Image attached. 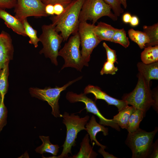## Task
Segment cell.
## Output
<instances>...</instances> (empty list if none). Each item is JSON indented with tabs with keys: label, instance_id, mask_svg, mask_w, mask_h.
<instances>
[{
	"label": "cell",
	"instance_id": "277c9868",
	"mask_svg": "<svg viewBox=\"0 0 158 158\" xmlns=\"http://www.w3.org/2000/svg\"><path fill=\"white\" fill-rule=\"evenodd\" d=\"M137 85L131 92L124 95L122 99L128 105H130L145 113L153 106L154 101L152 92L150 86V82L147 81L139 73Z\"/></svg>",
	"mask_w": 158,
	"mask_h": 158
},
{
	"label": "cell",
	"instance_id": "8fae6325",
	"mask_svg": "<svg viewBox=\"0 0 158 158\" xmlns=\"http://www.w3.org/2000/svg\"><path fill=\"white\" fill-rule=\"evenodd\" d=\"M66 98L71 103L82 102L84 103L87 112L96 115L99 118V124L104 126H110L118 131L120 130V127L112 119H107L100 113L95 102L88 97L84 93L78 94L72 91H69L66 94Z\"/></svg>",
	"mask_w": 158,
	"mask_h": 158
},
{
	"label": "cell",
	"instance_id": "f546056e",
	"mask_svg": "<svg viewBox=\"0 0 158 158\" xmlns=\"http://www.w3.org/2000/svg\"><path fill=\"white\" fill-rule=\"evenodd\" d=\"M118 70L117 68L115 67L114 63L107 61L104 63L100 74L101 75L104 74L114 75Z\"/></svg>",
	"mask_w": 158,
	"mask_h": 158
},
{
	"label": "cell",
	"instance_id": "cb8c5ba5",
	"mask_svg": "<svg viewBox=\"0 0 158 158\" xmlns=\"http://www.w3.org/2000/svg\"><path fill=\"white\" fill-rule=\"evenodd\" d=\"M143 32L147 35L149 39V42L145 47L154 46L158 44V24L151 26H144Z\"/></svg>",
	"mask_w": 158,
	"mask_h": 158
},
{
	"label": "cell",
	"instance_id": "2e32d148",
	"mask_svg": "<svg viewBox=\"0 0 158 158\" xmlns=\"http://www.w3.org/2000/svg\"><path fill=\"white\" fill-rule=\"evenodd\" d=\"M137 66L139 73L148 82H150L151 80H158V61L148 64L139 62Z\"/></svg>",
	"mask_w": 158,
	"mask_h": 158
},
{
	"label": "cell",
	"instance_id": "7a4b0ae2",
	"mask_svg": "<svg viewBox=\"0 0 158 158\" xmlns=\"http://www.w3.org/2000/svg\"><path fill=\"white\" fill-rule=\"evenodd\" d=\"M62 123L66 128V137L63 144L62 151L60 155L58 156H53L48 158H66L68 157V154H72L71 148L75 145V140L78 133L83 130H86L85 126L89 120L90 116L86 115L80 117L74 113L70 114L65 112L62 115Z\"/></svg>",
	"mask_w": 158,
	"mask_h": 158
},
{
	"label": "cell",
	"instance_id": "ffe728a7",
	"mask_svg": "<svg viewBox=\"0 0 158 158\" xmlns=\"http://www.w3.org/2000/svg\"><path fill=\"white\" fill-rule=\"evenodd\" d=\"M39 138L42 141V144L36 148L35 150L36 152L42 154L48 153L54 156L56 155L59 151V146L52 144L50 141L49 136L40 135Z\"/></svg>",
	"mask_w": 158,
	"mask_h": 158
},
{
	"label": "cell",
	"instance_id": "83f0119b",
	"mask_svg": "<svg viewBox=\"0 0 158 158\" xmlns=\"http://www.w3.org/2000/svg\"><path fill=\"white\" fill-rule=\"evenodd\" d=\"M4 99L0 97V133L7 123L8 110L4 103Z\"/></svg>",
	"mask_w": 158,
	"mask_h": 158
},
{
	"label": "cell",
	"instance_id": "74e56055",
	"mask_svg": "<svg viewBox=\"0 0 158 158\" xmlns=\"http://www.w3.org/2000/svg\"><path fill=\"white\" fill-rule=\"evenodd\" d=\"M130 23V25L133 27H135L137 26L139 23L138 18L137 16H132Z\"/></svg>",
	"mask_w": 158,
	"mask_h": 158
},
{
	"label": "cell",
	"instance_id": "52a82bcc",
	"mask_svg": "<svg viewBox=\"0 0 158 158\" xmlns=\"http://www.w3.org/2000/svg\"><path fill=\"white\" fill-rule=\"evenodd\" d=\"M81 76L73 80L68 82L63 86L59 87L56 86L54 88L46 87L44 89L31 87L29 88V92L32 97L46 101L52 109L51 114L55 117H61L60 114L59 100L61 92L65 90L69 86L81 79Z\"/></svg>",
	"mask_w": 158,
	"mask_h": 158
},
{
	"label": "cell",
	"instance_id": "8d00e7d4",
	"mask_svg": "<svg viewBox=\"0 0 158 158\" xmlns=\"http://www.w3.org/2000/svg\"><path fill=\"white\" fill-rule=\"evenodd\" d=\"M45 11L48 16H54V5L50 4L46 5L45 7Z\"/></svg>",
	"mask_w": 158,
	"mask_h": 158
},
{
	"label": "cell",
	"instance_id": "e0dca14e",
	"mask_svg": "<svg viewBox=\"0 0 158 158\" xmlns=\"http://www.w3.org/2000/svg\"><path fill=\"white\" fill-rule=\"evenodd\" d=\"M117 29L111 25L100 22L95 26L94 31L96 35L101 41L111 42Z\"/></svg>",
	"mask_w": 158,
	"mask_h": 158
},
{
	"label": "cell",
	"instance_id": "7c38bea8",
	"mask_svg": "<svg viewBox=\"0 0 158 158\" xmlns=\"http://www.w3.org/2000/svg\"><path fill=\"white\" fill-rule=\"evenodd\" d=\"M84 93L86 95L90 93L93 94L95 96V101L98 99H102L109 105L116 106L117 108L118 111L128 105L124 100L118 99L111 97L97 86L90 85H88L85 88Z\"/></svg>",
	"mask_w": 158,
	"mask_h": 158
},
{
	"label": "cell",
	"instance_id": "44dd1931",
	"mask_svg": "<svg viewBox=\"0 0 158 158\" xmlns=\"http://www.w3.org/2000/svg\"><path fill=\"white\" fill-rule=\"evenodd\" d=\"M146 113L136 108L129 119L126 129L129 133L133 132L139 128L140 123L145 116Z\"/></svg>",
	"mask_w": 158,
	"mask_h": 158
},
{
	"label": "cell",
	"instance_id": "d6986e66",
	"mask_svg": "<svg viewBox=\"0 0 158 158\" xmlns=\"http://www.w3.org/2000/svg\"><path fill=\"white\" fill-rule=\"evenodd\" d=\"M136 108L133 106H127L114 116L113 121L122 129L126 128L128 121L132 113Z\"/></svg>",
	"mask_w": 158,
	"mask_h": 158
},
{
	"label": "cell",
	"instance_id": "ba28073f",
	"mask_svg": "<svg viewBox=\"0 0 158 158\" xmlns=\"http://www.w3.org/2000/svg\"><path fill=\"white\" fill-rule=\"evenodd\" d=\"M80 46V38L78 32L69 38L63 48L59 50V56L62 57L64 60L61 70L70 67L81 71L85 65L82 59Z\"/></svg>",
	"mask_w": 158,
	"mask_h": 158
},
{
	"label": "cell",
	"instance_id": "30bf717a",
	"mask_svg": "<svg viewBox=\"0 0 158 158\" xmlns=\"http://www.w3.org/2000/svg\"><path fill=\"white\" fill-rule=\"evenodd\" d=\"M16 1L14 16L22 22L30 16L40 18L48 16L45 11L46 5L41 0Z\"/></svg>",
	"mask_w": 158,
	"mask_h": 158
},
{
	"label": "cell",
	"instance_id": "4dcf8cb0",
	"mask_svg": "<svg viewBox=\"0 0 158 158\" xmlns=\"http://www.w3.org/2000/svg\"><path fill=\"white\" fill-rule=\"evenodd\" d=\"M103 46L106 51L107 61L114 63L116 62L117 58L115 51L111 49L105 42L103 43Z\"/></svg>",
	"mask_w": 158,
	"mask_h": 158
},
{
	"label": "cell",
	"instance_id": "5bb4252c",
	"mask_svg": "<svg viewBox=\"0 0 158 158\" xmlns=\"http://www.w3.org/2000/svg\"><path fill=\"white\" fill-rule=\"evenodd\" d=\"M86 131L90 137L91 143L93 141L95 142L96 145L105 149L106 146L100 144L97 140V134L99 132H102L104 136L108 135V128L98 123L96 121L95 116L92 115L89 122H87L85 126Z\"/></svg>",
	"mask_w": 158,
	"mask_h": 158
},
{
	"label": "cell",
	"instance_id": "d590c367",
	"mask_svg": "<svg viewBox=\"0 0 158 158\" xmlns=\"http://www.w3.org/2000/svg\"><path fill=\"white\" fill-rule=\"evenodd\" d=\"M104 149L100 147L98 150V152L101 154L104 158H117L116 157L112 154H111L108 152L105 151Z\"/></svg>",
	"mask_w": 158,
	"mask_h": 158
},
{
	"label": "cell",
	"instance_id": "d6a6232c",
	"mask_svg": "<svg viewBox=\"0 0 158 158\" xmlns=\"http://www.w3.org/2000/svg\"><path fill=\"white\" fill-rule=\"evenodd\" d=\"M45 5L52 4L54 5L56 4H62L64 7L69 4L72 0H41Z\"/></svg>",
	"mask_w": 158,
	"mask_h": 158
},
{
	"label": "cell",
	"instance_id": "484cf974",
	"mask_svg": "<svg viewBox=\"0 0 158 158\" xmlns=\"http://www.w3.org/2000/svg\"><path fill=\"white\" fill-rule=\"evenodd\" d=\"M22 22L26 35L30 39L29 42L33 44L35 47H37L38 46V42L40 41L39 38L37 35V31L34 29L29 23L27 18L24 19Z\"/></svg>",
	"mask_w": 158,
	"mask_h": 158
},
{
	"label": "cell",
	"instance_id": "d4e9b609",
	"mask_svg": "<svg viewBox=\"0 0 158 158\" xmlns=\"http://www.w3.org/2000/svg\"><path fill=\"white\" fill-rule=\"evenodd\" d=\"M9 74L8 63L0 70V97L3 98L8 89Z\"/></svg>",
	"mask_w": 158,
	"mask_h": 158
},
{
	"label": "cell",
	"instance_id": "9a60e30c",
	"mask_svg": "<svg viewBox=\"0 0 158 158\" xmlns=\"http://www.w3.org/2000/svg\"><path fill=\"white\" fill-rule=\"evenodd\" d=\"M0 18L2 19L6 26L17 34L26 37L22 22L15 16H13L6 11L0 8Z\"/></svg>",
	"mask_w": 158,
	"mask_h": 158
},
{
	"label": "cell",
	"instance_id": "f35d334b",
	"mask_svg": "<svg viewBox=\"0 0 158 158\" xmlns=\"http://www.w3.org/2000/svg\"><path fill=\"white\" fill-rule=\"evenodd\" d=\"M132 18L131 15L129 13H124L122 17L123 22L126 23H130Z\"/></svg>",
	"mask_w": 158,
	"mask_h": 158
},
{
	"label": "cell",
	"instance_id": "9c48e42d",
	"mask_svg": "<svg viewBox=\"0 0 158 158\" xmlns=\"http://www.w3.org/2000/svg\"><path fill=\"white\" fill-rule=\"evenodd\" d=\"M95 25L87 22H80L78 32L82 49L81 54L85 66H88L91 55L94 49L102 41L95 34L94 31Z\"/></svg>",
	"mask_w": 158,
	"mask_h": 158
},
{
	"label": "cell",
	"instance_id": "1f68e13d",
	"mask_svg": "<svg viewBox=\"0 0 158 158\" xmlns=\"http://www.w3.org/2000/svg\"><path fill=\"white\" fill-rule=\"evenodd\" d=\"M16 2V0H0V8L4 9L14 8Z\"/></svg>",
	"mask_w": 158,
	"mask_h": 158
},
{
	"label": "cell",
	"instance_id": "4fadbf2b",
	"mask_svg": "<svg viewBox=\"0 0 158 158\" xmlns=\"http://www.w3.org/2000/svg\"><path fill=\"white\" fill-rule=\"evenodd\" d=\"M14 49L10 35L4 31L0 34V70L13 59Z\"/></svg>",
	"mask_w": 158,
	"mask_h": 158
},
{
	"label": "cell",
	"instance_id": "e575fe53",
	"mask_svg": "<svg viewBox=\"0 0 158 158\" xmlns=\"http://www.w3.org/2000/svg\"><path fill=\"white\" fill-rule=\"evenodd\" d=\"M158 140H156L153 143L152 152L149 158H157L158 157Z\"/></svg>",
	"mask_w": 158,
	"mask_h": 158
},
{
	"label": "cell",
	"instance_id": "60d3db41",
	"mask_svg": "<svg viewBox=\"0 0 158 158\" xmlns=\"http://www.w3.org/2000/svg\"></svg>",
	"mask_w": 158,
	"mask_h": 158
},
{
	"label": "cell",
	"instance_id": "5b68a950",
	"mask_svg": "<svg viewBox=\"0 0 158 158\" xmlns=\"http://www.w3.org/2000/svg\"><path fill=\"white\" fill-rule=\"evenodd\" d=\"M42 32L39 38L43 46L40 51V54H44L45 57L49 58L52 63L58 65L57 58L59 56L61 44L63 38L56 30L52 23L44 25L42 27Z\"/></svg>",
	"mask_w": 158,
	"mask_h": 158
},
{
	"label": "cell",
	"instance_id": "6da1fadb",
	"mask_svg": "<svg viewBox=\"0 0 158 158\" xmlns=\"http://www.w3.org/2000/svg\"><path fill=\"white\" fill-rule=\"evenodd\" d=\"M85 0H72L65 7L61 15L50 17L56 30L61 32L63 42L67 41L71 35L78 32L79 15Z\"/></svg>",
	"mask_w": 158,
	"mask_h": 158
},
{
	"label": "cell",
	"instance_id": "ac0fdd59",
	"mask_svg": "<svg viewBox=\"0 0 158 158\" xmlns=\"http://www.w3.org/2000/svg\"><path fill=\"white\" fill-rule=\"evenodd\" d=\"M90 139L88 133L86 134L80 143V150L77 154L70 158H95L98 154L93 149V146L90 144Z\"/></svg>",
	"mask_w": 158,
	"mask_h": 158
},
{
	"label": "cell",
	"instance_id": "4316f807",
	"mask_svg": "<svg viewBox=\"0 0 158 158\" xmlns=\"http://www.w3.org/2000/svg\"><path fill=\"white\" fill-rule=\"evenodd\" d=\"M111 42L119 44L125 48L128 47L130 44L128 38L127 37L123 28L117 29Z\"/></svg>",
	"mask_w": 158,
	"mask_h": 158
},
{
	"label": "cell",
	"instance_id": "7402d4cb",
	"mask_svg": "<svg viewBox=\"0 0 158 158\" xmlns=\"http://www.w3.org/2000/svg\"><path fill=\"white\" fill-rule=\"evenodd\" d=\"M142 62L148 64L158 61V45L149 46L145 48L141 54Z\"/></svg>",
	"mask_w": 158,
	"mask_h": 158
},
{
	"label": "cell",
	"instance_id": "8992f818",
	"mask_svg": "<svg viewBox=\"0 0 158 158\" xmlns=\"http://www.w3.org/2000/svg\"><path fill=\"white\" fill-rule=\"evenodd\" d=\"M111 8L104 0H85L82 6L79 17V22L92 21L95 24L100 18L107 16L114 21L117 16L111 11Z\"/></svg>",
	"mask_w": 158,
	"mask_h": 158
},
{
	"label": "cell",
	"instance_id": "3957f363",
	"mask_svg": "<svg viewBox=\"0 0 158 158\" xmlns=\"http://www.w3.org/2000/svg\"><path fill=\"white\" fill-rule=\"evenodd\" d=\"M158 128L150 132L139 128L136 131L128 133L125 143L132 152V158L149 157L153 148V140Z\"/></svg>",
	"mask_w": 158,
	"mask_h": 158
},
{
	"label": "cell",
	"instance_id": "f1b7e54d",
	"mask_svg": "<svg viewBox=\"0 0 158 158\" xmlns=\"http://www.w3.org/2000/svg\"><path fill=\"white\" fill-rule=\"evenodd\" d=\"M111 7L114 14L117 16H119L123 12V10L121 7L119 0H104Z\"/></svg>",
	"mask_w": 158,
	"mask_h": 158
},
{
	"label": "cell",
	"instance_id": "836d02e7",
	"mask_svg": "<svg viewBox=\"0 0 158 158\" xmlns=\"http://www.w3.org/2000/svg\"><path fill=\"white\" fill-rule=\"evenodd\" d=\"M54 14L59 16L63 12L65 7L61 4H56L54 5Z\"/></svg>",
	"mask_w": 158,
	"mask_h": 158
},
{
	"label": "cell",
	"instance_id": "ab89813d",
	"mask_svg": "<svg viewBox=\"0 0 158 158\" xmlns=\"http://www.w3.org/2000/svg\"><path fill=\"white\" fill-rule=\"evenodd\" d=\"M121 5H122L125 8H126L127 6V0H119Z\"/></svg>",
	"mask_w": 158,
	"mask_h": 158
},
{
	"label": "cell",
	"instance_id": "603a6c76",
	"mask_svg": "<svg viewBox=\"0 0 158 158\" xmlns=\"http://www.w3.org/2000/svg\"><path fill=\"white\" fill-rule=\"evenodd\" d=\"M128 34L130 40L137 43L141 49L144 48L149 42L148 37L144 32L131 28L128 30Z\"/></svg>",
	"mask_w": 158,
	"mask_h": 158
}]
</instances>
